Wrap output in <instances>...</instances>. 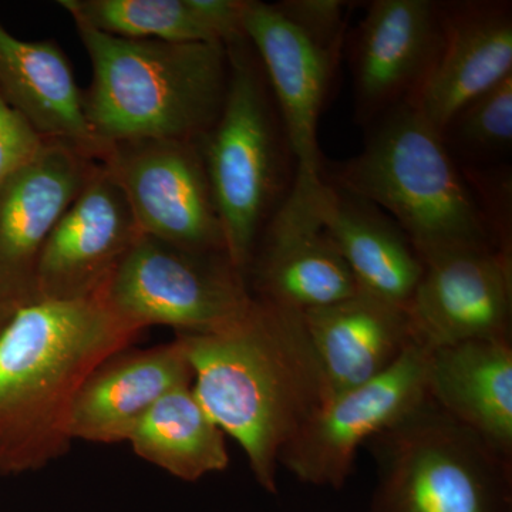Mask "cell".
Wrapping results in <instances>:
<instances>
[{
	"label": "cell",
	"mask_w": 512,
	"mask_h": 512,
	"mask_svg": "<svg viewBox=\"0 0 512 512\" xmlns=\"http://www.w3.org/2000/svg\"><path fill=\"white\" fill-rule=\"evenodd\" d=\"M205 412L247 454L255 480L278 493L279 456L330 394L303 313L255 298L208 333H178Z\"/></svg>",
	"instance_id": "1"
},
{
	"label": "cell",
	"mask_w": 512,
	"mask_h": 512,
	"mask_svg": "<svg viewBox=\"0 0 512 512\" xmlns=\"http://www.w3.org/2000/svg\"><path fill=\"white\" fill-rule=\"evenodd\" d=\"M140 333L100 291L16 309L0 333V476L35 473L70 450L67 426L80 387Z\"/></svg>",
	"instance_id": "2"
},
{
	"label": "cell",
	"mask_w": 512,
	"mask_h": 512,
	"mask_svg": "<svg viewBox=\"0 0 512 512\" xmlns=\"http://www.w3.org/2000/svg\"><path fill=\"white\" fill-rule=\"evenodd\" d=\"M76 28L93 69L84 113L107 148L202 140L220 117L229 77L224 43L128 39Z\"/></svg>",
	"instance_id": "3"
},
{
	"label": "cell",
	"mask_w": 512,
	"mask_h": 512,
	"mask_svg": "<svg viewBox=\"0 0 512 512\" xmlns=\"http://www.w3.org/2000/svg\"><path fill=\"white\" fill-rule=\"evenodd\" d=\"M325 180L384 210L421 262L458 249H498L443 134L407 101L373 121L360 154Z\"/></svg>",
	"instance_id": "4"
},
{
	"label": "cell",
	"mask_w": 512,
	"mask_h": 512,
	"mask_svg": "<svg viewBox=\"0 0 512 512\" xmlns=\"http://www.w3.org/2000/svg\"><path fill=\"white\" fill-rule=\"evenodd\" d=\"M227 47L224 106L201 147L229 261L248 276L259 237L295 174L289 170L291 148L258 56L247 37Z\"/></svg>",
	"instance_id": "5"
},
{
	"label": "cell",
	"mask_w": 512,
	"mask_h": 512,
	"mask_svg": "<svg viewBox=\"0 0 512 512\" xmlns=\"http://www.w3.org/2000/svg\"><path fill=\"white\" fill-rule=\"evenodd\" d=\"M366 512H512L511 458L429 400L367 443Z\"/></svg>",
	"instance_id": "6"
},
{
	"label": "cell",
	"mask_w": 512,
	"mask_h": 512,
	"mask_svg": "<svg viewBox=\"0 0 512 512\" xmlns=\"http://www.w3.org/2000/svg\"><path fill=\"white\" fill-rule=\"evenodd\" d=\"M100 293L111 311L140 332L150 326L214 332L241 318L254 302L247 276L227 255L188 251L143 234Z\"/></svg>",
	"instance_id": "7"
},
{
	"label": "cell",
	"mask_w": 512,
	"mask_h": 512,
	"mask_svg": "<svg viewBox=\"0 0 512 512\" xmlns=\"http://www.w3.org/2000/svg\"><path fill=\"white\" fill-rule=\"evenodd\" d=\"M100 164L126 195L141 234L188 251L227 255L201 140L114 144Z\"/></svg>",
	"instance_id": "8"
},
{
	"label": "cell",
	"mask_w": 512,
	"mask_h": 512,
	"mask_svg": "<svg viewBox=\"0 0 512 512\" xmlns=\"http://www.w3.org/2000/svg\"><path fill=\"white\" fill-rule=\"evenodd\" d=\"M430 355L413 339L382 375L333 396L286 444L279 464L303 483L342 488L359 447L429 400Z\"/></svg>",
	"instance_id": "9"
},
{
	"label": "cell",
	"mask_w": 512,
	"mask_h": 512,
	"mask_svg": "<svg viewBox=\"0 0 512 512\" xmlns=\"http://www.w3.org/2000/svg\"><path fill=\"white\" fill-rule=\"evenodd\" d=\"M244 35L268 80L284 124L295 174L322 178L318 124L338 67L342 45L316 36L279 8L248 0Z\"/></svg>",
	"instance_id": "10"
},
{
	"label": "cell",
	"mask_w": 512,
	"mask_h": 512,
	"mask_svg": "<svg viewBox=\"0 0 512 512\" xmlns=\"http://www.w3.org/2000/svg\"><path fill=\"white\" fill-rule=\"evenodd\" d=\"M323 177L293 175L291 188L256 244L248 274L255 298L305 312L355 295V278L318 210Z\"/></svg>",
	"instance_id": "11"
},
{
	"label": "cell",
	"mask_w": 512,
	"mask_h": 512,
	"mask_svg": "<svg viewBox=\"0 0 512 512\" xmlns=\"http://www.w3.org/2000/svg\"><path fill=\"white\" fill-rule=\"evenodd\" d=\"M407 312L414 339L431 350L510 339L512 258L497 248L458 249L423 262Z\"/></svg>",
	"instance_id": "12"
},
{
	"label": "cell",
	"mask_w": 512,
	"mask_h": 512,
	"mask_svg": "<svg viewBox=\"0 0 512 512\" xmlns=\"http://www.w3.org/2000/svg\"><path fill=\"white\" fill-rule=\"evenodd\" d=\"M99 163L57 141L0 185V303L12 309L35 301L40 252Z\"/></svg>",
	"instance_id": "13"
},
{
	"label": "cell",
	"mask_w": 512,
	"mask_h": 512,
	"mask_svg": "<svg viewBox=\"0 0 512 512\" xmlns=\"http://www.w3.org/2000/svg\"><path fill=\"white\" fill-rule=\"evenodd\" d=\"M140 235L126 195L99 163L40 252L35 301L96 295Z\"/></svg>",
	"instance_id": "14"
},
{
	"label": "cell",
	"mask_w": 512,
	"mask_h": 512,
	"mask_svg": "<svg viewBox=\"0 0 512 512\" xmlns=\"http://www.w3.org/2000/svg\"><path fill=\"white\" fill-rule=\"evenodd\" d=\"M443 36V3L375 0L353 47L356 113L373 123L413 96L436 59Z\"/></svg>",
	"instance_id": "15"
},
{
	"label": "cell",
	"mask_w": 512,
	"mask_h": 512,
	"mask_svg": "<svg viewBox=\"0 0 512 512\" xmlns=\"http://www.w3.org/2000/svg\"><path fill=\"white\" fill-rule=\"evenodd\" d=\"M510 74L511 3H443L439 53L407 103L443 134L464 106Z\"/></svg>",
	"instance_id": "16"
},
{
	"label": "cell",
	"mask_w": 512,
	"mask_h": 512,
	"mask_svg": "<svg viewBox=\"0 0 512 512\" xmlns=\"http://www.w3.org/2000/svg\"><path fill=\"white\" fill-rule=\"evenodd\" d=\"M190 384L192 369L178 338L154 348L121 350L80 387L67 426L70 439L123 443L165 394Z\"/></svg>",
	"instance_id": "17"
},
{
	"label": "cell",
	"mask_w": 512,
	"mask_h": 512,
	"mask_svg": "<svg viewBox=\"0 0 512 512\" xmlns=\"http://www.w3.org/2000/svg\"><path fill=\"white\" fill-rule=\"evenodd\" d=\"M0 94L37 134L100 163L107 148L84 113L73 67L55 40H22L0 23Z\"/></svg>",
	"instance_id": "18"
},
{
	"label": "cell",
	"mask_w": 512,
	"mask_h": 512,
	"mask_svg": "<svg viewBox=\"0 0 512 512\" xmlns=\"http://www.w3.org/2000/svg\"><path fill=\"white\" fill-rule=\"evenodd\" d=\"M302 313L330 399L382 375L414 339L407 308L360 291Z\"/></svg>",
	"instance_id": "19"
},
{
	"label": "cell",
	"mask_w": 512,
	"mask_h": 512,
	"mask_svg": "<svg viewBox=\"0 0 512 512\" xmlns=\"http://www.w3.org/2000/svg\"><path fill=\"white\" fill-rule=\"evenodd\" d=\"M318 210L357 289L407 308L424 266L402 228L373 202L325 178L319 188Z\"/></svg>",
	"instance_id": "20"
},
{
	"label": "cell",
	"mask_w": 512,
	"mask_h": 512,
	"mask_svg": "<svg viewBox=\"0 0 512 512\" xmlns=\"http://www.w3.org/2000/svg\"><path fill=\"white\" fill-rule=\"evenodd\" d=\"M427 393L448 416L512 457L510 339L470 340L431 350Z\"/></svg>",
	"instance_id": "21"
},
{
	"label": "cell",
	"mask_w": 512,
	"mask_h": 512,
	"mask_svg": "<svg viewBox=\"0 0 512 512\" xmlns=\"http://www.w3.org/2000/svg\"><path fill=\"white\" fill-rule=\"evenodd\" d=\"M136 456L178 480H201L229 464L225 433L190 386L165 394L128 437Z\"/></svg>",
	"instance_id": "22"
},
{
	"label": "cell",
	"mask_w": 512,
	"mask_h": 512,
	"mask_svg": "<svg viewBox=\"0 0 512 512\" xmlns=\"http://www.w3.org/2000/svg\"><path fill=\"white\" fill-rule=\"evenodd\" d=\"M74 25L171 43H222L200 0H60Z\"/></svg>",
	"instance_id": "23"
},
{
	"label": "cell",
	"mask_w": 512,
	"mask_h": 512,
	"mask_svg": "<svg viewBox=\"0 0 512 512\" xmlns=\"http://www.w3.org/2000/svg\"><path fill=\"white\" fill-rule=\"evenodd\" d=\"M473 153H500L512 143V74L471 100L454 117L443 137Z\"/></svg>",
	"instance_id": "24"
},
{
	"label": "cell",
	"mask_w": 512,
	"mask_h": 512,
	"mask_svg": "<svg viewBox=\"0 0 512 512\" xmlns=\"http://www.w3.org/2000/svg\"><path fill=\"white\" fill-rule=\"evenodd\" d=\"M46 141L0 94V185L29 164Z\"/></svg>",
	"instance_id": "25"
},
{
	"label": "cell",
	"mask_w": 512,
	"mask_h": 512,
	"mask_svg": "<svg viewBox=\"0 0 512 512\" xmlns=\"http://www.w3.org/2000/svg\"><path fill=\"white\" fill-rule=\"evenodd\" d=\"M279 8L316 36L330 43L345 42L346 10L349 3L342 0H285Z\"/></svg>",
	"instance_id": "26"
},
{
	"label": "cell",
	"mask_w": 512,
	"mask_h": 512,
	"mask_svg": "<svg viewBox=\"0 0 512 512\" xmlns=\"http://www.w3.org/2000/svg\"><path fill=\"white\" fill-rule=\"evenodd\" d=\"M13 313H15V309L9 308V306L0 303V333L5 329L6 323H8L9 319L12 318Z\"/></svg>",
	"instance_id": "27"
}]
</instances>
